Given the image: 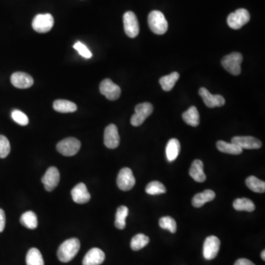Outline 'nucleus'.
<instances>
[{
    "label": "nucleus",
    "instance_id": "obj_1",
    "mask_svg": "<svg viewBox=\"0 0 265 265\" xmlns=\"http://www.w3.org/2000/svg\"><path fill=\"white\" fill-rule=\"evenodd\" d=\"M80 243L78 239L72 238L63 242L58 250H57V258L61 262H70L74 259L75 256L80 250Z\"/></svg>",
    "mask_w": 265,
    "mask_h": 265
},
{
    "label": "nucleus",
    "instance_id": "obj_2",
    "mask_svg": "<svg viewBox=\"0 0 265 265\" xmlns=\"http://www.w3.org/2000/svg\"><path fill=\"white\" fill-rule=\"evenodd\" d=\"M148 24L152 33L163 35L168 31V22L164 14L158 11H153L148 16Z\"/></svg>",
    "mask_w": 265,
    "mask_h": 265
},
{
    "label": "nucleus",
    "instance_id": "obj_3",
    "mask_svg": "<svg viewBox=\"0 0 265 265\" xmlns=\"http://www.w3.org/2000/svg\"><path fill=\"white\" fill-rule=\"evenodd\" d=\"M243 57L241 53H231L223 57L222 65L223 68L233 76H239L241 73V63Z\"/></svg>",
    "mask_w": 265,
    "mask_h": 265
},
{
    "label": "nucleus",
    "instance_id": "obj_4",
    "mask_svg": "<svg viewBox=\"0 0 265 265\" xmlns=\"http://www.w3.org/2000/svg\"><path fill=\"white\" fill-rule=\"evenodd\" d=\"M153 112V106L150 103H143L137 105L135 108V114L132 115L131 123L132 126L139 127L143 124L148 116Z\"/></svg>",
    "mask_w": 265,
    "mask_h": 265
},
{
    "label": "nucleus",
    "instance_id": "obj_5",
    "mask_svg": "<svg viewBox=\"0 0 265 265\" xmlns=\"http://www.w3.org/2000/svg\"><path fill=\"white\" fill-rule=\"evenodd\" d=\"M81 143L76 138H66L57 143L56 148L57 152L65 156H73L80 151Z\"/></svg>",
    "mask_w": 265,
    "mask_h": 265
},
{
    "label": "nucleus",
    "instance_id": "obj_6",
    "mask_svg": "<svg viewBox=\"0 0 265 265\" xmlns=\"http://www.w3.org/2000/svg\"><path fill=\"white\" fill-rule=\"evenodd\" d=\"M250 19V16L248 11L244 8H240L228 16L227 22L230 28L239 30L248 23Z\"/></svg>",
    "mask_w": 265,
    "mask_h": 265
},
{
    "label": "nucleus",
    "instance_id": "obj_7",
    "mask_svg": "<svg viewBox=\"0 0 265 265\" xmlns=\"http://www.w3.org/2000/svg\"><path fill=\"white\" fill-rule=\"evenodd\" d=\"M54 25V19L50 14H38L33 19L32 26L35 31L46 33L50 31Z\"/></svg>",
    "mask_w": 265,
    "mask_h": 265
},
{
    "label": "nucleus",
    "instance_id": "obj_8",
    "mask_svg": "<svg viewBox=\"0 0 265 265\" xmlns=\"http://www.w3.org/2000/svg\"><path fill=\"white\" fill-rule=\"evenodd\" d=\"M124 29L130 38H136L139 33V21L136 14L132 11H128L123 16Z\"/></svg>",
    "mask_w": 265,
    "mask_h": 265
},
{
    "label": "nucleus",
    "instance_id": "obj_9",
    "mask_svg": "<svg viewBox=\"0 0 265 265\" xmlns=\"http://www.w3.org/2000/svg\"><path fill=\"white\" fill-rule=\"evenodd\" d=\"M116 184L119 189L122 191H129L132 189L136 184V179L132 170L130 168H122L118 174Z\"/></svg>",
    "mask_w": 265,
    "mask_h": 265
},
{
    "label": "nucleus",
    "instance_id": "obj_10",
    "mask_svg": "<svg viewBox=\"0 0 265 265\" xmlns=\"http://www.w3.org/2000/svg\"><path fill=\"white\" fill-rule=\"evenodd\" d=\"M99 91L109 100H116L121 95V89L110 79H105L99 85Z\"/></svg>",
    "mask_w": 265,
    "mask_h": 265
},
{
    "label": "nucleus",
    "instance_id": "obj_11",
    "mask_svg": "<svg viewBox=\"0 0 265 265\" xmlns=\"http://www.w3.org/2000/svg\"><path fill=\"white\" fill-rule=\"evenodd\" d=\"M220 241L215 236H210L206 239L204 245V256L207 260H212L218 254Z\"/></svg>",
    "mask_w": 265,
    "mask_h": 265
},
{
    "label": "nucleus",
    "instance_id": "obj_12",
    "mask_svg": "<svg viewBox=\"0 0 265 265\" xmlns=\"http://www.w3.org/2000/svg\"><path fill=\"white\" fill-rule=\"evenodd\" d=\"M199 95L202 97L204 103L207 107H221L226 103L225 98L220 95H213L206 88H201L199 90Z\"/></svg>",
    "mask_w": 265,
    "mask_h": 265
},
{
    "label": "nucleus",
    "instance_id": "obj_13",
    "mask_svg": "<svg viewBox=\"0 0 265 265\" xmlns=\"http://www.w3.org/2000/svg\"><path fill=\"white\" fill-rule=\"evenodd\" d=\"M120 138L117 127L114 124H111L106 127L104 132V144L109 149H116L119 145Z\"/></svg>",
    "mask_w": 265,
    "mask_h": 265
},
{
    "label": "nucleus",
    "instance_id": "obj_14",
    "mask_svg": "<svg viewBox=\"0 0 265 265\" xmlns=\"http://www.w3.org/2000/svg\"><path fill=\"white\" fill-rule=\"evenodd\" d=\"M46 190L52 191L58 185L60 181V173L58 170L55 167H51L47 170L41 179Z\"/></svg>",
    "mask_w": 265,
    "mask_h": 265
},
{
    "label": "nucleus",
    "instance_id": "obj_15",
    "mask_svg": "<svg viewBox=\"0 0 265 265\" xmlns=\"http://www.w3.org/2000/svg\"><path fill=\"white\" fill-rule=\"evenodd\" d=\"M231 143L235 144L241 149H259L262 143L259 139L253 136H235L232 138Z\"/></svg>",
    "mask_w": 265,
    "mask_h": 265
},
{
    "label": "nucleus",
    "instance_id": "obj_16",
    "mask_svg": "<svg viewBox=\"0 0 265 265\" xmlns=\"http://www.w3.org/2000/svg\"><path fill=\"white\" fill-rule=\"evenodd\" d=\"M11 83L13 86L18 89H28L33 85V77L30 75L25 73L17 72L14 73L11 77Z\"/></svg>",
    "mask_w": 265,
    "mask_h": 265
},
{
    "label": "nucleus",
    "instance_id": "obj_17",
    "mask_svg": "<svg viewBox=\"0 0 265 265\" xmlns=\"http://www.w3.org/2000/svg\"><path fill=\"white\" fill-rule=\"evenodd\" d=\"M73 201L78 204H84L89 202L91 199L90 193L88 191L87 187L83 183L76 185L71 191Z\"/></svg>",
    "mask_w": 265,
    "mask_h": 265
},
{
    "label": "nucleus",
    "instance_id": "obj_18",
    "mask_svg": "<svg viewBox=\"0 0 265 265\" xmlns=\"http://www.w3.org/2000/svg\"><path fill=\"white\" fill-rule=\"evenodd\" d=\"M106 259L103 250L97 247L91 249L83 258V265H100Z\"/></svg>",
    "mask_w": 265,
    "mask_h": 265
},
{
    "label": "nucleus",
    "instance_id": "obj_19",
    "mask_svg": "<svg viewBox=\"0 0 265 265\" xmlns=\"http://www.w3.org/2000/svg\"><path fill=\"white\" fill-rule=\"evenodd\" d=\"M216 194L212 190L207 189L203 192L197 193L191 201L193 207L195 208H201L207 203L211 202L215 198Z\"/></svg>",
    "mask_w": 265,
    "mask_h": 265
},
{
    "label": "nucleus",
    "instance_id": "obj_20",
    "mask_svg": "<svg viewBox=\"0 0 265 265\" xmlns=\"http://www.w3.org/2000/svg\"><path fill=\"white\" fill-rule=\"evenodd\" d=\"M189 175L194 181L203 183L207 179L204 171V163L201 160H194L189 170Z\"/></svg>",
    "mask_w": 265,
    "mask_h": 265
},
{
    "label": "nucleus",
    "instance_id": "obj_21",
    "mask_svg": "<svg viewBox=\"0 0 265 265\" xmlns=\"http://www.w3.org/2000/svg\"><path fill=\"white\" fill-rule=\"evenodd\" d=\"M53 109L59 113H73L77 109V106L73 102L66 99H57L53 103Z\"/></svg>",
    "mask_w": 265,
    "mask_h": 265
},
{
    "label": "nucleus",
    "instance_id": "obj_22",
    "mask_svg": "<svg viewBox=\"0 0 265 265\" xmlns=\"http://www.w3.org/2000/svg\"><path fill=\"white\" fill-rule=\"evenodd\" d=\"M180 151H181V145H180L179 141L176 139H170L166 148V154H167L168 161L170 162L175 161L179 155Z\"/></svg>",
    "mask_w": 265,
    "mask_h": 265
},
{
    "label": "nucleus",
    "instance_id": "obj_23",
    "mask_svg": "<svg viewBox=\"0 0 265 265\" xmlns=\"http://www.w3.org/2000/svg\"><path fill=\"white\" fill-rule=\"evenodd\" d=\"M183 119L186 123L192 127L198 126L200 123V115L195 106H191L182 115Z\"/></svg>",
    "mask_w": 265,
    "mask_h": 265
},
{
    "label": "nucleus",
    "instance_id": "obj_24",
    "mask_svg": "<svg viewBox=\"0 0 265 265\" xmlns=\"http://www.w3.org/2000/svg\"><path fill=\"white\" fill-rule=\"evenodd\" d=\"M179 73L174 72L169 76H164L159 80L160 84L162 87L163 90L165 92H170L175 86V83L179 79Z\"/></svg>",
    "mask_w": 265,
    "mask_h": 265
},
{
    "label": "nucleus",
    "instance_id": "obj_25",
    "mask_svg": "<svg viewBox=\"0 0 265 265\" xmlns=\"http://www.w3.org/2000/svg\"><path fill=\"white\" fill-rule=\"evenodd\" d=\"M20 223L24 227L31 230L38 227V219H37V214L32 211L24 213L20 218Z\"/></svg>",
    "mask_w": 265,
    "mask_h": 265
},
{
    "label": "nucleus",
    "instance_id": "obj_26",
    "mask_svg": "<svg viewBox=\"0 0 265 265\" xmlns=\"http://www.w3.org/2000/svg\"><path fill=\"white\" fill-rule=\"evenodd\" d=\"M27 265H44V259L39 250L35 247L30 249L26 256Z\"/></svg>",
    "mask_w": 265,
    "mask_h": 265
},
{
    "label": "nucleus",
    "instance_id": "obj_27",
    "mask_svg": "<svg viewBox=\"0 0 265 265\" xmlns=\"http://www.w3.org/2000/svg\"><path fill=\"white\" fill-rule=\"evenodd\" d=\"M217 148L220 152L231 155H240L243 152V149L234 143H227L224 141H218L217 142Z\"/></svg>",
    "mask_w": 265,
    "mask_h": 265
},
{
    "label": "nucleus",
    "instance_id": "obj_28",
    "mask_svg": "<svg viewBox=\"0 0 265 265\" xmlns=\"http://www.w3.org/2000/svg\"><path fill=\"white\" fill-rule=\"evenodd\" d=\"M233 207L237 211H246L252 212L254 211L256 207L254 203L248 198L236 199L233 204Z\"/></svg>",
    "mask_w": 265,
    "mask_h": 265
},
{
    "label": "nucleus",
    "instance_id": "obj_29",
    "mask_svg": "<svg viewBox=\"0 0 265 265\" xmlns=\"http://www.w3.org/2000/svg\"><path fill=\"white\" fill-rule=\"evenodd\" d=\"M128 207H125V206H121L117 208V211L116 213V220H115V226L116 228L119 229V230H122L125 228L126 226V218L128 215Z\"/></svg>",
    "mask_w": 265,
    "mask_h": 265
},
{
    "label": "nucleus",
    "instance_id": "obj_30",
    "mask_svg": "<svg viewBox=\"0 0 265 265\" xmlns=\"http://www.w3.org/2000/svg\"><path fill=\"white\" fill-rule=\"evenodd\" d=\"M246 185L254 192L264 193L265 191V181H261L255 176H249L246 179Z\"/></svg>",
    "mask_w": 265,
    "mask_h": 265
},
{
    "label": "nucleus",
    "instance_id": "obj_31",
    "mask_svg": "<svg viewBox=\"0 0 265 265\" xmlns=\"http://www.w3.org/2000/svg\"><path fill=\"white\" fill-rule=\"evenodd\" d=\"M149 242V237H147L145 234H136V236L132 237V240H131V249L132 250H135V251H137V250H141V249L145 247V246H148Z\"/></svg>",
    "mask_w": 265,
    "mask_h": 265
},
{
    "label": "nucleus",
    "instance_id": "obj_32",
    "mask_svg": "<svg viewBox=\"0 0 265 265\" xmlns=\"http://www.w3.org/2000/svg\"><path fill=\"white\" fill-rule=\"evenodd\" d=\"M145 191L148 194L155 195V194H164L167 192V189L164 187V184H161L159 181H152L147 186Z\"/></svg>",
    "mask_w": 265,
    "mask_h": 265
},
{
    "label": "nucleus",
    "instance_id": "obj_33",
    "mask_svg": "<svg viewBox=\"0 0 265 265\" xmlns=\"http://www.w3.org/2000/svg\"><path fill=\"white\" fill-rule=\"evenodd\" d=\"M159 226L161 228L170 230L172 234H175L177 230V224L175 220L171 217H163L160 219Z\"/></svg>",
    "mask_w": 265,
    "mask_h": 265
},
{
    "label": "nucleus",
    "instance_id": "obj_34",
    "mask_svg": "<svg viewBox=\"0 0 265 265\" xmlns=\"http://www.w3.org/2000/svg\"><path fill=\"white\" fill-rule=\"evenodd\" d=\"M11 152V145L8 138L0 135V158H5Z\"/></svg>",
    "mask_w": 265,
    "mask_h": 265
},
{
    "label": "nucleus",
    "instance_id": "obj_35",
    "mask_svg": "<svg viewBox=\"0 0 265 265\" xmlns=\"http://www.w3.org/2000/svg\"><path fill=\"white\" fill-rule=\"evenodd\" d=\"M11 116H12L13 119H14L17 124L21 125V126H26V125H28V117H27V116L25 114L23 113L21 111H13L12 114H11Z\"/></svg>",
    "mask_w": 265,
    "mask_h": 265
},
{
    "label": "nucleus",
    "instance_id": "obj_36",
    "mask_svg": "<svg viewBox=\"0 0 265 265\" xmlns=\"http://www.w3.org/2000/svg\"><path fill=\"white\" fill-rule=\"evenodd\" d=\"M74 48L77 50V53H78L82 57H85V58H91V57H92V53H91L90 50L87 48V47H86V45L82 44L80 41L75 44Z\"/></svg>",
    "mask_w": 265,
    "mask_h": 265
},
{
    "label": "nucleus",
    "instance_id": "obj_37",
    "mask_svg": "<svg viewBox=\"0 0 265 265\" xmlns=\"http://www.w3.org/2000/svg\"><path fill=\"white\" fill-rule=\"evenodd\" d=\"M5 222H6V218H5V211L0 208V233L3 231L5 227Z\"/></svg>",
    "mask_w": 265,
    "mask_h": 265
},
{
    "label": "nucleus",
    "instance_id": "obj_38",
    "mask_svg": "<svg viewBox=\"0 0 265 265\" xmlns=\"http://www.w3.org/2000/svg\"><path fill=\"white\" fill-rule=\"evenodd\" d=\"M234 265H255L251 261L247 259H240L235 262Z\"/></svg>",
    "mask_w": 265,
    "mask_h": 265
},
{
    "label": "nucleus",
    "instance_id": "obj_39",
    "mask_svg": "<svg viewBox=\"0 0 265 265\" xmlns=\"http://www.w3.org/2000/svg\"><path fill=\"white\" fill-rule=\"evenodd\" d=\"M261 257H262V259H263L264 261L265 260V250H264L262 252V254H261Z\"/></svg>",
    "mask_w": 265,
    "mask_h": 265
}]
</instances>
